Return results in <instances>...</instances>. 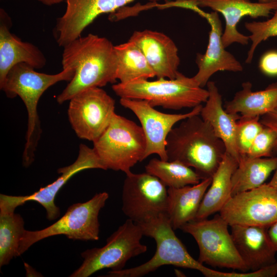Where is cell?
<instances>
[{"instance_id": "4dcf8cb0", "label": "cell", "mask_w": 277, "mask_h": 277, "mask_svg": "<svg viewBox=\"0 0 277 277\" xmlns=\"http://www.w3.org/2000/svg\"><path fill=\"white\" fill-rule=\"evenodd\" d=\"M277 275V261L255 271L224 272L212 270L211 277H274Z\"/></svg>"}, {"instance_id": "f546056e", "label": "cell", "mask_w": 277, "mask_h": 277, "mask_svg": "<svg viewBox=\"0 0 277 277\" xmlns=\"http://www.w3.org/2000/svg\"><path fill=\"white\" fill-rule=\"evenodd\" d=\"M277 139L275 131L264 127L254 139L247 156L251 157H268L273 156V148Z\"/></svg>"}, {"instance_id": "5bb4252c", "label": "cell", "mask_w": 277, "mask_h": 277, "mask_svg": "<svg viewBox=\"0 0 277 277\" xmlns=\"http://www.w3.org/2000/svg\"><path fill=\"white\" fill-rule=\"evenodd\" d=\"M89 169L105 170L93 148L82 144L80 145L78 155L75 161L69 166L59 168L57 172L61 175L55 181L28 195L12 196L1 194L0 205L15 210L16 207L27 202L34 201L45 208L49 220H54L60 215V208L54 203L60 190L74 174Z\"/></svg>"}, {"instance_id": "836d02e7", "label": "cell", "mask_w": 277, "mask_h": 277, "mask_svg": "<svg viewBox=\"0 0 277 277\" xmlns=\"http://www.w3.org/2000/svg\"><path fill=\"white\" fill-rule=\"evenodd\" d=\"M269 239L277 252V221L267 228Z\"/></svg>"}, {"instance_id": "3957f363", "label": "cell", "mask_w": 277, "mask_h": 277, "mask_svg": "<svg viewBox=\"0 0 277 277\" xmlns=\"http://www.w3.org/2000/svg\"><path fill=\"white\" fill-rule=\"evenodd\" d=\"M112 89L120 98L145 100L153 107L180 110L193 108L205 103L209 92L192 77L179 72L174 79L136 80L113 84Z\"/></svg>"}, {"instance_id": "277c9868", "label": "cell", "mask_w": 277, "mask_h": 277, "mask_svg": "<svg viewBox=\"0 0 277 277\" xmlns=\"http://www.w3.org/2000/svg\"><path fill=\"white\" fill-rule=\"evenodd\" d=\"M137 224L141 226L144 235L155 241L156 249L154 255L143 264L119 271L111 270L105 276L140 277L166 265L197 270L204 276H210L212 269L204 266L189 253L174 233L166 213Z\"/></svg>"}, {"instance_id": "8fae6325", "label": "cell", "mask_w": 277, "mask_h": 277, "mask_svg": "<svg viewBox=\"0 0 277 277\" xmlns=\"http://www.w3.org/2000/svg\"><path fill=\"white\" fill-rule=\"evenodd\" d=\"M229 224L268 227L277 221V190L267 184L232 196L219 211Z\"/></svg>"}, {"instance_id": "603a6c76", "label": "cell", "mask_w": 277, "mask_h": 277, "mask_svg": "<svg viewBox=\"0 0 277 277\" xmlns=\"http://www.w3.org/2000/svg\"><path fill=\"white\" fill-rule=\"evenodd\" d=\"M238 165V161L226 152L212 176L211 183L204 196L195 220L207 219L219 212L231 197V177Z\"/></svg>"}, {"instance_id": "6da1fadb", "label": "cell", "mask_w": 277, "mask_h": 277, "mask_svg": "<svg viewBox=\"0 0 277 277\" xmlns=\"http://www.w3.org/2000/svg\"><path fill=\"white\" fill-rule=\"evenodd\" d=\"M63 48V69H73L74 75L57 96L58 103L69 101L87 89L115 83L117 57L114 46L107 38L89 33L72 41Z\"/></svg>"}, {"instance_id": "1f68e13d", "label": "cell", "mask_w": 277, "mask_h": 277, "mask_svg": "<svg viewBox=\"0 0 277 277\" xmlns=\"http://www.w3.org/2000/svg\"><path fill=\"white\" fill-rule=\"evenodd\" d=\"M259 68L265 75L277 76V51L271 50L265 52L260 58Z\"/></svg>"}, {"instance_id": "ffe728a7", "label": "cell", "mask_w": 277, "mask_h": 277, "mask_svg": "<svg viewBox=\"0 0 277 277\" xmlns=\"http://www.w3.org/2000/svg\"><path fill=\"white\" fill-rule=\"evenodd\" d=\"M207 100L202 106L200 116L212 128L215 135L224 143L226 152L239 162L240 155L235 144V132L239 114L227 112L222 104V97L215 82L209 81Z\"/></svg>"}, {"instance_id": "7a4b0ae2", "label": "cell", "mask_w": 277, "mask_h": 277, "mask_svg": "<svg viewBox=\"0 0 277 277\" xmlns=\"http://www.w3.org/2000/svg\"><path fill=\"white\" fill-rule=\"evenodd\" d=\"M166 148L168 161L194 168L202 180L212 177L226 152L223 141L200 114L173 127L167 136Z\"/></svg>"}, {"instance_id": "ac0fdd59", "label": "cell", "mask_w": 277, "mask_h": 277, "mask_svg": "<svg viewBox=\"0 0 277 277\" xmlns=\"http://www.w3.org/2000/svg\"><path fill=\"white\" fill-rule=\"evenodd\" d=\"M11 19L7 12L0 9V86L10 69L15 65L24 63L36 69L46 64V58L35 45L24 42L10 31Z\"/></svg>"}, {"instance_id": "8992f818", "label": "cell", "mask_w": 277, "mask_h": 277, "mask_svg": "<svg viewBox=\"0 0 277 277\" xmlns=\"http://www.w3.org/2000/svg\"><path fill=\"white\" fill-rule=\"evenodd\" d=\"M108 197L106 192L96 193L86 202L69 206L65 214L51 225L39 230H25L20 242L18 256L34 243L54 235L63 234L73 240H98V214Z\"/></svg>"}, {"instance_id": "7402d4cb", "label": "cell", "mask_w": 277, "mask_h": 277, "mask_svg": "<svg viewBox=\"0 0 277 277\" xmlns=\"http://www.w3.org/2000/svg\"><path fill=\"white\" fill-rule=\"evenodd\" d=\"M249 81L242 84V89L233 98L226 102L224 109L229 113L239 114L244 118L261 116L272 111L277 105V82L269 84L264 89L252 91Z\"/></svg>"}, {"instance_id": "484cf974", "label": "cell", "mask_w": 277, "mask_h": 277, "mask_svg": "<svg viewBox=\"0 0 277 277\" xmlns=\"http://www.w3.org/2000/svg\"><path fill=\"white\" fill-rule=\"evenodd\" d=\"M145 168L146 172L157 177L168 188L195 185L202 180L192 168L176 161L153 158Z\"/></svg>"}, {"instance_id": "d590c367", "label": "cell", "mask_w": 277, "mask_h": 277, "mask_svg": "<svg viewBox=\"0 0 277 277\" xmlns=\"http://www.w3.org/2000/svg\"><path fill=\"white\" fill-rule=\"evenodd\" d=\"M268 184L277 190V166L271 181Z\"/></svg>"}, {"instance_id": "9c48e42d", "label": "cell", "mask_w": 277, "mask_h": 277, "mask_svg": "<svg viewBox=\"0 0 277 277\" xmlns=\"http://www.w3.org/2000/svg\"><path fill=\"white\" fill-rule=\"evenodd\" d=\"M69 101L68 116L76 134L94 142L105 131L115 113L114 100L101 87H93Z\"/></svg>"}, {"instance_id": "44dd1931", "label": "cell", "mask_w": 277, "mask_h": 277, "mask_svg": "<svg viewBox=\"0 0 277 277\" xmlns=\"http://www.w3.org/2000/svg\"><path fill=\"white\" fill-rule=\"evenodd\" d=\"M211 181L212 177H209L195 185L168 188L167 215L174 230L195 220Z\"/></svg>"}, {"instance_id": "2e32d148", "label": "cell", "mask_w": 277, "mask_h": 277, "mask_svg": "<svg viewBox=\"0 0 277 277\" xmlns=\"http://www.w3.org/2000/svg\"><path fill=\"white\" fill-rule=\"evenodd\" d=\"M194 11L205 17L210 26L206 51L204 54H197L195 62L198 71L192 77L195 83L203 88L215 73L220 71L241 72L243 67L233 54L226 50L223 44V32L217 12L205 13L199 8Z\"/></svg>"}, {"instance_id": "8d00e7d4", "label": "cell", "mask_w": 277, "mask_h": 277, "mask_svg": "<svg viewBox=\"0 0 277 277\" xmlns=\"http://www.w3.org/2000/svg\"><path fill=\"white\" fill-rule=\"evenodd\" d=\"M258 2H260V3H271V2H277V0H258Z\"/></svg>"}, {"instance_id": "30bf717a", "label": "cell", "mask_w": 277, "mask_h": 277, "mask_svg": "<svg viewBox=\"0 0 277 277\" xmlns=\"http://www.w3.org/2000/svg\"><path fill=\"white\" fill-rule=\"evenodd\" d=\"M122 210L128 219L141 223L166 213L168 188L157 177L147 172L126 174Z\"/></svg>"}, {"instance_id": "ba28073f", "label": "cell", "mask_w": 277, "mask_h": 277, "mask_svg": "<svg viewBox=\"0 0 277 277\" xmlns=\"http://www.w3.org/2000/svg\"><path fill=\"white\" fill-rule=\"evenodd\" d=\"M229 224L220 214L210 220H194L183 225L180 229L191 235L199 249L197 261L214 267L249 270L239 255L231 233Z\"/></svg>"}, {"instance_id": "e575fe53", "label": "cell", "mask_w": 277, "mask_h": 277, "mask_svg": "<svg viewBox=\"0 0 277 277\" xmlns=\"http://www.w3.org/2000/svg\"><path fill=\"white\" fill-rule=\"evenodd\" d=\"M36 1L48 6H51L54 5L58 4L64 2V0H36Z\"/></svg>"}, {"instance_id": "52a82bcc", "label": "cell", "mask_w": 277, "mask_h": 277, "mask_svg": "<svg viewBox=\"0 0 277 277\" xmlns=\"http://www.w3.org/2000/svg\"><path fill=\"white\" fill-rule=\"evenodd\" d=\"M143 235L141 226L128 219L107 239L105 246L83 251V263L70 276L87 277L104 268L124 269L128 260L147 251V246L141 242Z\"/></svg>"}, {"instance_id": "7c38bea8", "label": "cell", "mask_w": 277, "mask_h": 277, "mask_svg": "<svg viewBox=\"0 0 277 277\" xmlns=\"http://www.w3.org/2000/svg\"><path fill=\"white\" fill-rule=\"evenodd\" d=\"M170 7H176L191 9L194 7L209 8L221 13L225 21V27L222 36V43L226 48L233 43L245 45L249 43V36L239 32L237 25L245 16L253 18L268 17L277 9V2H252L249 0H176L169 2Z\"/></svg>"}, {"instance_id": "9a60e30c", "label": "cell", "mask_w": 277, "mask_h": 277, "mask_svg": "<svg viewBox=\"0 0 277 277\" xmlns=\"http://www.w3.org/2000/svg\"><path fill=\"white\" fill-rule=\"evenodd\" d=\"M134 0H64L65 12L56 19L53 34L58 45H65L81 36L97 17L112 13ZM156 2L159 0H150Z\"/></svg>"}, {"instance_id": "cb8c5ba5", "label": "cell", "mask_w": 277, "mask_h": 277, "mask_svg": "<svg viewBox=\"0 0 277 277\" xmlns=\"http://www.w3.org/2000/svg\"><path fill=\"white\" fill-rule=\"evenodd\" d=\"M277 166V156L251 157L241 155L231 177V196L264 184Z\"/></svg>"}, {"instance_id": "f1b7e54d", "label": "cell", "mask_w": 277, "mask_h": 277, "mask_svg": "<svg viewBox=\"0 0 277 277\" xmlns=\"http://www.w3.org/2000/svg\"><path fill=\"white\" fill-rule=\"evenodd\" d=\"M264 127L260 116L252 118L241 117L237 121L235 144L240 155H246L254 139Z\"/></svg>"}, {"instance_id": "d6a6232c", "label": "cell", "mask_w": 277, "mask_h": 277, "mask_svg": "<svg viewBox=\"0 0 277 277\" xmlns=\"http://www.w3.org/2000/svg\"><path fill=\"white\" fill-rule=\"evenodd\" d=\"M261 123L265 127L271 128L277 134V105L271 111L261 116ZM277 154V139L273 148V155Z\"/></svg>"}, {"instance_id": "5b68a950", "label": "cell", "mask_w": 277, "mask_h": 277, "mask_svg": "<svg viewBox=\"0 0 277 277\" xmlns=\"http://www.w3.org/2000/svg\"><path fill=\"white\" fill-rule=\"evenodd\" d=\"M93 143V149L105 170L121 171L126 175L137 162L145 160L146 141L141 126L114 113L103 133Z\"/></svg>"}, {"instance_id": "d6986e66", "label": "cell", "mask_w": 277, "mask_h": 277, "mask_svg": "<svg viewBox=\"0 0 277 277\" xmlns=\"http://www.w3.org/2000/svg\"><path fill=\"white\" fill-rule=\"evenodd\" d=\"M229 226L236 250L249 270H257L276 261V251L268 235V227L239 224Z\"/></svg>"}, {"instance_id": "e0dca14e", "label": "cell", "mask_w": 277, "mask_h": 277, "mask_svg": "<svg viewBox=\"0 0 277 277\" xmlns=\"http://www.w3.org/2000/svg\"><path fill=\"white\" fill-rule=\"evenodd\" d=\"M129 41L141 49L157 78H175L180 59L174 42L165 34L150 30L135 31Z\"/></svg>"}, {"instance_id": "83f0119b", "label": "cell", "mask_w": 277, "mask_h": 277, "mask_svg": "<svg viewBox=\"0 0 277 277\" xmlns=\"http://www.w3.org/2000/svg\"><path fill=\"white\" fill-rule=\"evenodd\" d=\"M245 27L250 33L249 37L251 42L245 63L250 64L258 45L270 37L277 36V9L271 18L263 22H246Z\"/></svg>"}, {"instance_id": "4fadbf2b", "label": "cell", "mask_w": 277, "mask_h": 277, "mask_svg": "<svg viewBox=\"0 0 277 277\" xmlns=\"http://www.w3.org/2000/svg\"><path fill=\"white\" fill-rule=\"evenodd\" d=\"M120 103L131 110L139 120L146 141L145 159L155 154L168 161L166 152L167 136L174 125L189 117L200 114L203 105H198L186 113L160 112L145 100L120 98Z\"/></svg>"}, {"instance_id": "4316f807", "label": "cell", "mask_w": 277, "mask_h": 277, "mask_svg": "<svg viewBox=\"0 0 277 277\" xmlns=\"http://www.w3.org/2000/svg\"><path fill=\"white\" fill-rule=\"evenodd\" d=\"M24 221L14 211L0 208V267L18 256L21 239L25 232Z\"/></svg>"}, {"instance_id": "d4e9b609", "label": "cell", "mask_w": 277, "mask_h": 277, "mask_svg": "<svg viewBox=\"0 0 277 277\" xmlns=\"http://www.w3.org/2000/svg\"><path fill=\"white\" fill-rule=\"evenodd\" d=\"M117 57V80L126 83L156 76L144 54L133 42L114 46Z\"/></svg>"}]
</instances>
